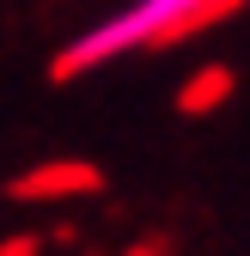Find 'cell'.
Here are the masks:
<instances>
[{
    "mask_svg": "<svg viewBox=\"0 0 250 256\" xmlns=\"http://www.w3.org/2000/svg\"><path fill=\"white\" fill-rule=\"evenodd\" d=\"M250 0H122L116 12H104L98 24H86L80 37H68L49 61V80L55 86H74L86 74L110 68V61H128V55H159L202 37V30L226 24L232 12H244Z\"/></svg>",
    "mask_w": 250,
    "mask_h": 256,
    "instance_id": "cell-1",
    "label": "cell"
},
{
    "mask_svg": "<svg viewBox=\"0 0 250 256\" xmlns=\"http://www.w3.org/2000/svg\"><path fill=\"white\" fill-rule=\"evenodd\" d=\"M104 165L92 158H43V165H24L6 183V202L18 208H49V202H86V196H104Z\"/></svg>",
    "mask_w": 250,
    "mask_h": 256,
    "instance_id": "cell-2",
    "label": "cell"
},
{
    "mask_svg": "<svg viewBox=\"0 0 250 256\" xmlns=\"http://www.w3.org/2000/svg\"><path fill=\"white\" fill-rule=\"evenodd\" d=\"M226 98H232V68L214 61V68H202L190 86L177 92V110H183V116H208V110H220Z\"/></svg>",
    "mask_w": 250,
    "mask_h": 256,
    "instance_id": "cell-3",
    "label": "cell"
},
{
    "mask_svg": "<svg viewBox=\"0 0 250 256\" xmlns=\"http://www.w3.org/2000/svg\"><path fill=\"white\" fill-rule=\"evenodd\" d=\"M0 256H43V238L37 232H12V238H0Z\"/></svg>",
    "mask_w": 250,
    "mask_h": 256,
    "instance_id": "cell-4",
    "label": "cell"
},
{
    "mask_svg": "<svg viewBox=\"0 0 250 256\" xmlns=\"http://www.w3.org/2000/svg\"><path fill=\"white\" fill-rule=\"evenodd\" d=\"M122 256H171V244L165 238H140V244H128Z\"/></svg>",
    "mask_w": 250,
    "mask_h": 256,
    "instance_id": "cell-5",
    "label": "cell"
}]
</instances>
